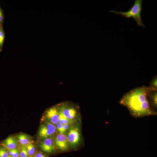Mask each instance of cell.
<instances>
[{
	"label": "cell",
	"instance_id": "obj_1",
	"mask_svg": "<svg viewBox=\"0 0 157 157\" xmlns=\"http://www.w3.org/2000/svg\"><path fill=\"white\" fill-rule=\"evenodd\" d=\"M150 89L149 86L135 88L124 94L119 103L135 117L156 115V113L151 108L148 95Z\"/></svg>",
	"mask_w": 157,
	"mask_h": 157
},
{
	"label": "cell",
	"instance_id": "obj_2",
	"mask_svg": "<svg viewBox=\"0 0 157 157\" xmlns=\"http://www.w3.org/2000/svg\"><path fill=\"white\" fill-rule=\"evenodd\" d=\"M142 2V0H135L131 8L126 12L115 10H110V12L117 15H121L127 18H132L136 22L138 26L145 27V25L142 23L141 17Z\"/></svg>",
	"mask_w": 157,
	"mask_h": 157
},
{
	"label": "cell",
	"instance_id": "obj_3",
	"mask_svg": "<svg viewBox=\"0 0 157 157\" xmlns=\"http://www.w3.org/2000/svg\"><path fill=\"white\" fill-rule=\"evenodd\" d=\"M64 115L69 119L73 121L78 116V110L77 106L67 102L58 105Z\"/></svg>",
	"mask_w": 157,
	"mask_h": 157
},
{
	"label": "cell",
	"instance_id": "obj_4",
	"mask_svg": "<svg viewBox=\"0 0 157 157\" xmlns=\"http://www.w3.org/2000/svg\"><path fill=\"white\" fill-rule=\"evenodd\" d=\"M56 130L55 125L45 121L40 126L38 133V137L43 140L50 138L55 133Z\"/></svg>",
	"mask_w": 157,
	"mask_h": 157
},
{
	"label": "cell",
	"instance_id": "obj_5",
	"mask_svg": "<svg viewBox=\"0 0 157 157\" xmlns=\"http://www.w3.org/2000/svg\"><path fill=\"white\" fill-rule=\"evenodd\" d=\"M45 121L54 125L58 123L59 112L57 106L51 107L46 110L44 114Z\"/></svg>",
	"mask_w": 157,
	"mask_h": 157
},
{
	"label": "cell",
	"instance_id": "obj_6",
	"mask_svg": "<svg viewBox=\"0 0 157 157\" xmlns=\"http://www.w3.org/2000/svg\"><path fill=\"white\" fill-rule=\"evenodd\" d=\"M66 136L69 143L72 147L76 146L80 141V133L78 129L76 128L70 129Z\"/></svg>",
	"mask_w": 157,
	"mask_h": 157
},
{
	"label": "cell",
	"instance_id": "obj_7",
	"mask_svg": "<svg viewBox=\"0 0 157 157\" xmlns=\"http://www.w3.org/2000/svg\"><path fill=\"white\" fill-rule=\"evenodd\" d=\"M54 141L56 146L60 151H65L69 149V143L67 136L64 134L57 135Z\"/></svg>",
	"mask_w": 157,
	"mask_h": 157
},
{
	"label": "cell",
	"instance_id": "obj_8",
	"mask_svg": "<svg viewBox=\"0 0 157 157\" xmlns=\"http://www.w3.org/2000/svg\"><path fill=\"white\" fill-rule=\"evenodd\" d=\"M39 146L42 151L48 153L53 152L56 149L54 141L51 137L43 140L40 143Z\"/></svg>",
	"mask_w": 157,
	"mask_h": 157
},
{
	"label": "cell",
	"instance_id": "obj_9",
	"mask_svg": "<svg viewBox=\"0 0 157 157\" xmlns=\"http://www.w3.org/2000/svg\"><path fill=\"white\" fill-rule=\"evenodd\" d=\"M18 141L16 138L13 136L7 138L1 144L8 150L13 149L16 148Z\"/></svg>",
	"mask_w": 157,
	"mask_h": 157
},
{
	"label": "cell",
	"instance_id": "obj_10",
	"mask_svg": "<svg viewBox=\"0 0 157 157\" xmlns=\"http://www.w3.org/2000/svg\"><path fill=\"white\" fill-rule=\"evenodd\" d=\"M16 138L18 142L22 146H25L31 142V138L28 135L24 133H20Z\"/></svg>",
	"mask_w": 157,
	"mask_h": 157
},
{
	"label": "cell",
	"instance_id": "obj_11",
	"mask_svg": "<svg viewBox=\"0 0 157 157\" xmlns=\"http://www.w3.org/2000/svg\"><path fill=\"white\" fill-rule=\"evenodd\" d=\"M57 106L59 112L58 123L63 125H70L72 124L73 121L65 117L62 113L58 105Z\"/></svg>",
	"mask_w": 157,
	"mask_h": 157
},
{
	"label": "cell",
	"instance_id": "obj_12",
	"mask_svg": "<svg viewBox=\"0 0 157 157\" xmlns=\"http://www.w3.org/2000/svg\"><path fill=\"white\" fill-rule=\"evenodd\" d=\"M30 157H33L35 154L36 148L34 144L30 142L25 146Z\"/></svg>",
	"mask_w": 157,
	"mask_h": 157
},
{
	"label": "cell",
	"instance_id": "obj_13",
	"mask_svg": "<svg viewBox=\"0 0 157 157\" xmlns=\"http://www.w3.org/2000/svg\"><path fill=\"white\" fill-rule=\"evenodd\" d=\"M5 37L3 25H0V52L2 51Z\"/></svg>",
	"mask_w": 157,
	"mask_h": 157
},
{
	"label": "cell",
	"instance_id": "obj_14",
	"mask_svg": "<svg viewBox=\"0 0 157 157\" xmlns=\"http://www.w3.org/2000/svg\"><path fill=\"white\" fill-rule=\"evenodd\" d=\"M9 155L8 150L3 145L0 144V157H8Z\"/></svg>",
	"mask_w": 157,
	"mask_h": 157
},
{
	"label": "cell",
	"instance_id": "obj_15",
	"mask_svg": "<svg viewBox=\"0 0 157 157\" xmlns=\"http://www.w3.org/2000/svg\"><path fill=\"white\" fill-rule=\"evenodd\" d=\"M9 155L12 157H20V151L17 148L8 150Z\"/></svg>",
	"mask_w": 157,
	"mask_h": 157
},
{
	"label": "cell",
	"instance_id": "obj_16",
	"mask_svg": "<svg viewBox=\"0 0 157 157\" xmlns=\"http://www.w3.org/2000/svg\"><path fill=\"white\" fill-rule=\"evenodd\" d=\"M19 151L20 157H29L25 146H22V147Z\"/></svg>",
	"mask_w": 157,
	"mask_h": 157
},
{
	"label": "cell",
	"instance_id": "obj_17",
	"mask_svg": "<svg viewBox=\"0 0 157 157\" xmlns=\"http://www.w3.org/2000/svg\"><path fill=\"white\" fill-rule=\"evenodd\" d=\"M153 89L157 90V77L155 76L152 80L149 86Z\"/></svg>",
	"mask_w": 157,
	"mask_h": 157
},
{
	"label": "cell",
	"instance_id": "obj_18",
	"mask_svg": "<svg viewBox=\"0 0 157 157\" xmlns=\"http://www.w3.org/2000/svg\"><path fill=\"white\" fill-rule=\"evenodd\" d=\"M56 129L59 132V133L64 134L65 133L63 125L58 123L56 125Z\"/></svg>",
	"mask_w": 157,
	"mask_h": 157
},
{
	"label": "cell",
	"instance_id": "obj_19",
	"mask_svg": "<svg viewBox=\"0 0 157 157\" xmlns=\"http://www.w3.org/2000/svg\"><path fill=\"white\" fill-rule=\"evenodd\" d=\"M4 19L3 10L0 6V25H3Z\"/></svg>",
	"mask_w": 157,
	"mask_h": 157
},
{
	"label": "cell",
	"instance_id": "obj_20",
	"mask_svg": "<svg viewBox=\"0 0 157 157\" xmlns=\"http://www.w3.org/2000/svg\"><path fill=\"white\" fill-rule=\"evenodd\" d=\"M33 157H47V156L45 154L42 152H38L35 154Z\"/></svg>",
	"mask_w": 157,
	"mask_h": 157
},
{
	"label": "cell",
	"instance_id": "obj_21",
	"mask_svg": "<svg viewBox=\"0 0 157 157\" xmlns=\"http://www.w3.org/2000/svg\"><path fill=\"white\" fill-rule=\"evenodd\" d=\"M8 157H12L11 156L9 155V156H8Z\"/></svg>",
	"mask_w": 157,
	"mask_h": 157
}]
</instances>
